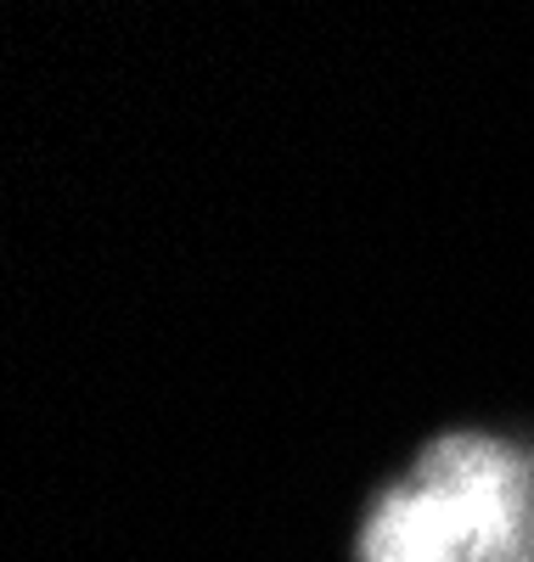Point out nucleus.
I'll return each mask as SVG.
<instances>
[{"label": "nucleus", "mask_w": 534, "mask_h": 562, "mask_svg": "<svg viewBox=\"0 0 534 562\" xmlns=\"http://www.w3.org/2000/svg\"><path fill=\"white\" fill-rule=\"evenodd\" d=\"M355 562H534V445L433 439L371 501Z\"/></svg>", "instance_id": "obj_1"}]
</instances>
